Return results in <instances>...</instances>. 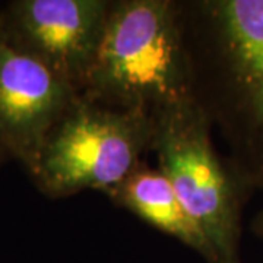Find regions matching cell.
Returning <instances> with one entry per match:
<instances>
[{
  "mask_svg": "<svg viewBox=\"0 0 263 263\" xmlns=\"http://www.w3.org/2000/svg\"><path fill=\"white\" fill-rule=\"evenodd\" d=\"M110 8L101 0H19L0 27L15 46L76 88L86 84Z\"/></svg>",
  "mask_w": 263,
  "mask_h": 263,
  "instance_id": "277c9868",
  "label": "cell"
},
{
  "mask_svg": "<svg viewBox=\"0 0 263 263\" xmlns=\"http://www.w3.org/2000/svg\"><path fill=\"white\" fill-rule=\"evenodd\" d=\"M75 98L72 85L15 46L0 27V148L32 171L48 133Z\"/></svg>",
  "mask_w": 263,
  "mask_h": 263,
  "instance_id": "8992f818",
  "label": "cell"
},
{
  "mask_svg": "<svg viewBox=\"0 0 263 263\" xmlns=\"http://www.w3.org/2000/svg\"><path fill=\"white\" fill-rule=\"evenodd\" d=\"M254 231L263 237V212L259 215V218L256 219V222H254Z\"/></svg>",
  "mask_w": 263,
  "mask_h": 263,
  "instance_id": "ba28073f",
  "label": "cell"
},
{
  "mask_svg": "<svg viewBox=\"0 0 263 263\" xmlns=\"http://www.w3.org/2000/svg\"><path fill=\"white\" fill-rule=\"evenodd\" d=\"M113 193L124 206L151 226L195 249L209 263H216L211 243L183 208L168 179L161 171L138 168Z\"/></svg>",
  "mask_w": 263,
  "mask_h": 263,
  "instance_id": "52a82bcc",
  "label": "cell"
},
{
  "mask_svg": "<svg viewBox=\"0 0 263 263\" xmlns=\"http://www.w3.org/2000/svg\"><path fill=\"white\" fill-rule=\"evenodd\" d=\"M227 86L230 117L249 154L252 174L263 179V0L206 5Z\"/></svg>",
  "mask_w": 263,
  "mask_h": 263,
  "instance_id": "5b68a950",
  "label": "cell"
},
{
  "mask_svg": "<svg viewBox=\"0 0 263 263\" xmlns=\"http://www.w3.org/2000/svg\"><path fill=\"white\" fill-rule=\"evenodd\" d=\"M154 120L138 108H104L75 98L40 151L31 174L51 196L116 192L138 170Z\"/></svg>",
  "mask_w": 263,
  "mask_h": 263,
  "instance_id": "7a4b0ae2",
  "label": "cell"
},
{
  "mask_svg": "<svg viewBox=\"0 0 263 263\" xmlns=\"http://www.w3.org/2000/svg\"><path fill=\"white\" fill-rule=\"evenodd\" d=\"M161 173L211 243L216 263L240 260V200L216 157L206 114L190 97L158 110L154 133Z\"/></svg>",
  "mask_w": 263,
  "mask_h": 263,
  "instance_id": "3957f363",
  "label": "cell"
},
{
  "mask_svg": "<svg viewBox=\"0 0 263 263\" xmlns=\"http://www.w3.org/2000/svg\"><path fill=\"white\" fill-rule=\"evenodd\" d=\"M85 85L123 108L143 111L190 98L171 3L129 0L111 6Z\"/></svg>",
  "mask_w": 263,
  "mask_h": 263,
  "instance_id": "6da1fadb",
  "label": "cell"
}]
</instances>
